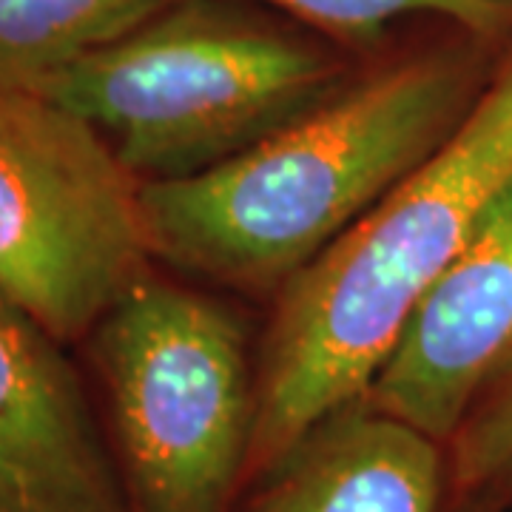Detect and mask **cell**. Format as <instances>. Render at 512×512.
I'll use <instances>...</instances> for the list:
<instances>
[{"label":"cell","instance_id":"obj_1","mask_svg":"<svg viewBox=\"0 0 512 512\" xmlns=\"http://www.w3.org/2000/svg\"><path fill=\"white\" fill-rule=\"evenodd\" d=\"M481 89L461 49L384 63L225 163L143 183L151 251L205 279L285 285L427 163Z\"/></svg>","mask_w":512,"mask_h":512},{"label":"cell","instance_id":"obj_2","mask_svg":"<svg viewBox=\"0 0 512 512\" xmlns=\"http://www.w3.org/2000/svg\"><path fill=\"white\" fill-rule=\"evenodd\" d=\"M512 183V55L453 137L293 274L265 339L251 458L276 467L359 402L421 296Z\"/></svg>","mask_w":512,"mask_h":512},{"label":"cell","instance_id":"obj_3","mask_svg":"<svg viewBox=\"0 0 512 512\" xmlns=\"http://www.w3.org/2000/svg\"><path fill=\"white\" fill-rule=\"evenodd\" d=\"M311 37L225 0H174L52 80L43 97L94 126L143 183L202 174L342 89Z\"/></svg>","mask_w":512,"mask_h":512},{"label":"cell","instance_id":"obj_4","mask_svg":"<svg viewBox=\"0 0 512 512\" xmlns=\"http://www.w3.org/2000/svg\"><path fill=\"white\" fill-rule=\"evenodd\" d=\"M94 333L134 507L225 512L256 421L237 319L148 276Z\"/></svg>","mask_w":512,"mask_h":512},{"label":"cell","instance_id":"obj_5","mask_svg":"<svg viewBox=\"0 0 512 512\" xmlns=\"http://www.w3.org/2000/svg\"><path fill=\"white\" fill-rule=\"evenodd\" d=\"M143 180L55 100L0 89V291L60 342L148 279Z\"/></svg>","mask_w":512,"mask_h":512},{"label":"cell","instance_id":"obj_6","mask_svg":"<svg viewBox=\"0 0 512 512\" xmlns=\"http://www.w3.org/2000/svg\"><path fill=\"white\" fill-rule=\"evenodd\" d=\"M510 356L512 183L421 296L362 399L447 441Z\"/></svg>","mask_w":512,"mask_h":512},{"label":"cell","instance_id":"obj_7","mask_svg":"<svg viewBox=\"0 0 512 512\" xmlns=\"http://www.w3.org/2000/svg\"><path fill=\"white\" fill-rule=\"evenodd\" d=\"M60 345L0 291V512H126Z\"/></svg>","mask_w":512,"mask_h":512},{"label":"cell","instance_id":"obj_8","mask_svg":"<svg viewBox=\"0 0 512 512\" xmlns=\"http://www.w3.org/2000/svg\"><path fill=\"white\" fill-rule=\"evenodd\" d=\"M254 512H436L439 441L370 407H342L274 467Z\"/></svg>","mask_w":512,"mask_h":512},{"label":"cell","instance_id":"obj_9","mask_svg":"<svg viewBox=\"0 0 512 512\" xmlns=\"http://www.w3.org/2000/svg\"><path fill=\"white\" fill-rule=\"evenodd\" d=\"M174 0H0V89L40 94Z\"/></svg>","mask_w":512,"mask_h":512},{"label":"cell","instance_id":"obj_10","mask_svg":"<svg viewBox=\"0 0 512 512\" xmlns=\"http://www.w3.org/2000/svg\"><path fill=\"white\" fill-rule=\"evenodd\" d=\"M345 43H373L399 20L444 18L473 35L512 26V0H259Z\"/></svg>","mask_w":512,"mask_h":512},{"label":"cell","instance_id":"obj_11","mask_svg":"<svg viewBox=\"0 0 512 512\" xmlns=\"http://www.w3.org/2000/svg\"><path fill=\"white\" fill-rule=\"evenodd\" d=\"M453 439L458 481L512 510V356Z\"/></svg>","mask_w":512,"mask_h":512},{"label":"cell","instance_id":"obj_12","mask_svg":"<svg viewBox=\"0 0 512 512\" xmlns=\"http://www.w3.org/2000/svg\"><path fill=\"white\" fill-rule=\"evenodd\" d=\"M510 512H512V510H510Z\"/></svg>","mask_w":512,"mask_h":512}]
</instances>
